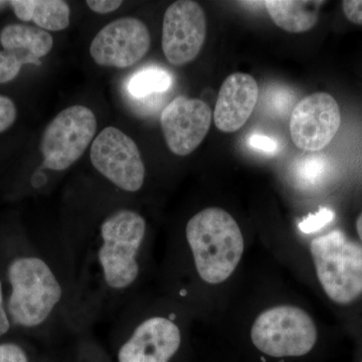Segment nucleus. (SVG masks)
Returning <instances> with one entry per match:
<instances>
[{
	"label": "nucleus",
	"instance_id": "obj_1",
	"mask_svg": "<svg viewBox=\"0 0 362 362\" xmlns=\"http://www.w3.org/2000/svg\"><path fill=\"white\" fill-rule=\"evenodd\" d=\"M147 223L142 214L121 209L102 221L88 246H74L76 291L80 303L104 307L135 291L141 276Z\"/></svg>",
	"mask_w": 362,
	"mask_h": 362
},
{
	"label": "nucleus",
	"instance_id": "obj_2",
	"mask_svg": "<svg viewBox=\"0 0 362 362\" xmlns=\"http://www.w3.org/2000/svg\"><path fill=\"white\" fill-rule=\"evenodd\" d=\"M7 279L11 294L6 309L13 325L32 329L56 317L66 295L56 266L35 255L16 257L7 268Z\"/></svg>",
	"mask_w": 362,
	"mask_h": 362
},
{
	"label": "nucleus",
	"instance_id": "obj_3",
	"mask_svg": "<svg viewBox=\"0 0 362 362\" xmlns=\"http://www.w3.org/2000/svg\"><path fill=\"white\" fill-rule=\"evenodd\" d=\"M185 238L199 277L209 285L225 282L244 254V237L228 211L207 207L185 226Z\"/></svg>",
	"mask_w": 362,
	"mask_h": 362
},
{
	"label": "nucleus",
	"instance_id": "obj_4",
	"mask_svg": "<svg viewBox=\"0 0 362 362\" xmlns=\"http://www.w3.org/2000/svg\"><path fill=\"white\" fill-rule=\"evenodd\" d=\"M310 251L317 278L334 303L349 305L362 295V246L342 230L316 238Z\"/></svg>",
	"mask_w": 362,
	"mask_h": 362
},
{
	"label": "nucleus",
	"instance_id": "obj_5",
	"mask_svg": "<svg viewBox=\"0 0 362 362\" xmlns=\"http://www.w3.org/2000/svg\"><path fill=\"white\" fill-rule=\"evenodd\" d=\"M317 328L303 309L280 305L262 312L251 329L254 346L271 358H296L310 354L316 345Z\"/></svg>",
	"mask_w": 362,
	"mask_h": 362
},
{
	"label": "nucleus",
	"instance_id": "obj_6",
	"mask_svg": "<svg viewBox=\"0 0 362 362\" xmlns=\"http://www.w3.org/2000/svg\"><path fill=\"white\" fill-rule=\"evenodd\" d=\"M97 130V119L85 106L59 112L49 123L40 141L45 168L63 171L82 157Z\"/></svg>",
	"mask_w": 362,
	"mask_h": 362
},
{
	"label": "nucleus",
	"instance_id": "obj_7",
	"mask_svg": "<svg viewBox=\"0 0 362 362\" xmlns=\"http://www.w3.org/2000/svg\"><path fill=\"white\" fill-rule=\"evenodd\" d=\"M93 166L117 187L137 192L144 185L146 169L137 145L115 127L97 135L90 152Z\"/></svg>",
	"mask_w": 362,
	"mask_h": 362
},
{
	"label": "nucleus",
	"instance_id": "obj_8",
	"mask_svg": "<svg viewBox=\"0 0 362 362\" xmlns=\"http://www.w3.org/2000/svg\"><path fill=\"white\" fill-rule=\"evenodd\" d=\"M125 328L129 333L117 352L118 362H170L180 351L182 334L170 317H134Z\"/></svg>",
	"mask_w": 362,
	"mask_h": 362
},
{
	"label": "nucleus",
	"instance_id": "obj_9",
	"mask_svg": "<svg viewBox=\"0 0 362 362\" xmlns=\"http://www.w3.org/2000/svg\"><path fill=\"white\" fill-rule=\"evenodd\" d=\"M206 16L192 0L173 2L166 9L162 25V49L171 65L180 66L194 61L206 37Z\"/></svg>",
	"mask_w": 362,
	"mask_h": 362
},
{
	"label": "nucleus",
	"instance_id": "obj_10",
	"mask_svg": "<svg viewBox=\"0 0 362 362\" xmlns=\"http://www.w3.org/2000/svg\"><path fill=\"white\" fill-rule=\"evenodd\" d=\"M151 45L146 25L135 18H123L104 26L93 40L90 54L99 66L126 69L144 58Z\"/></svg>",
	"mask_w": 362,
	"mask_h": 362
},
{
	"label": "nucleus",
	"instance_id": "obj_11",
	"mask_svg": "<svg viewBox=\"0 0 362 362\" xmlns=\"http://www.w3.org/2000/svg\"><path fill=\"white\" fill-rule=\"evenodd\" d=\"M341 124L337 100L318 92L303 98L293 109L290 134L298 148L319 151L335 137Z\"/></svg>",
	"mask_w": 362,
	"mask_h": 362
},
{
	"label": "nucleus",
	"instance_id": "obj_12",
	"mask_svg": "<svg viewBox=\"0 0 362 362\" xmlns=\"http://www.w3.org/2000/svg\"><path fill=\"white\" fill-rule=\"evenodd\" d=\"M213 113L206 102L180 96L163 109L160 117L166 144L178 156H189L209 133Z\"/></svg>",
	"mask_w": 362,
	"mask_h": 362
},
{
	"label": "nucleus",
	"instance_id": "obj_13",
	"mask_svg": "<svg viewBox=\"0 0 362 362\" xmlns=\"http://www.w3.org/2000/svg\"><path fill=\"white\" fill-rule=\"evenodd\" d=\"M258 98V83L251 75L235 73L228 76L221 85L214 108L216 128L225 133L240 130L251 117Z\"/></svg>",
	"mask_w": 362,
	"mask_h": 362
},
{
	"label": "nucleus",
	"instance_id": "obj_14",
	"mask_svg": "<svg viewBox=\"0 0 362 362\" xmlns=\"http://www.w3.org/2000/svg\"><path fill=\"white\" fill-rule=\"evenodd\" d=\"M324 1L267 0L264 2L274 23L288 33L308 32L315 26Z\"/></svg>",
	"mask_w": 362,
	"mask_h": 362
},
{
	"label": "nucleus",
	"instance_id": "obj_15",
	"mask_svg": "<svg viewBox=\"0 0 362 362\" xmlns=\"http://www.w3.org/2000/svg\"><path fill=\"white\" fill-rule=\"evenodd\" d=\"M0 42L4 51L25 49L37 59L52 51L54 40L51 33L35 26L9 25L0 33Z\"/></svg>",
	"mask_w": 362,
	"mask_h": 362
},
{
	"label": "nucleus",
	"instance_id": "obj_16",
	"mask_svg": "<svg viewBox=\"0 0 362 362\" xmlns=\"http://www.w3.org/2000/svg\"><path fill=\"white\" fill-rule=\"evenodd\" d=\"M71 9L62 0H35L33 21L40 28L51 32L66 30L70 25Z\"/></svg>",
	"mask_w": 362,
	"mask_h": 362
},
{
	"label": "nucleus",
	"instance_id": "obj_17",
	"mask_svg": "<svg viewBox=\"0 0 362 362\" xmlns=\"http://www.w3.org/2000/svg\"><path fill=\"white\" fill-rule=\"evenodd\" d=\"M171 84L173 78L169 71L151 66L138 71L131 77L128 81V92L131 96L142 99L152 94L165 92Z\"/></svg>",
	"mask_w": 362,
	"mask_h": 362
},
{
	"label": "nucleus",
	"instance_id": "obj_18",
	"mask_svg": "<svg viewBox=\"0 0 362 362\" xmlns=\"http://www.w3.org/2000/svg\"><path fill=\"white\" fill-rule=\"evenodd\" d=\"M25 64L42 65L40 59L25 49L0 52V84H6L18 77L21 66Z\"/></svg>",
	"mask_w": 362,
	"mask_h": 362
},
{
	"label": "nucleus",
	"instance_id": "obj_19",
	"mask_svg": "<svg viewBox=\"0 0 362 362\" xmlns=\"http://www.w3.org/2000/svg\"><path fill=\"white\" fill-rule=\"evenodd\" d=\"M326 163L322 156H308L299 168V175L304 180H315L325 171Z\"/></svg>",
	"mask_w": 362,
	"mask_h": 362
},
{
	"label": "nucleus",
	"instance_id": "obj_20",
	"mask_svg": "<svg viewBox=\"0 0 362 362\" xmlns=\"http://www.w3.org/2000/svg\"><path fill=\"white\" fill-rule=\"evenodd\" d=\"M18 110L13 100L0 95V133L11 128L16 122Z\"/></svg>",
	"mask_w": 362,
	"mask_h": 362
},
{
	"label": "nucleus",
	"instance_id": "obj_21",
	"mask_svg": "<svg viewBox=\"0 0 362 362\" xmlns=\"http://www.w3.org/2000/svg\"><path fill=\"white\" fill-rule=\"evenodd\" d=\"M333 218H334V213L331 209L323 207L318 213L309 216L308 220L301 223L300 228L304 232L310 233L312 230H318V228L327 225L329 221L333 220Z\"/></svg>",
	"mask_w": 362,
	"mask_h": 362
},
{
	"label": "nucleus",
	"instance_id": "obj_22",
	"mask_svg": "<svg viewBox=\"0 0 362 362\" xmlns=\"http://www.w3.org/2000/svg\"><path fill=\"white\" fill-rule=\"evenodd\" d=\"M0 362H28L25 350L16 343L0 344Z\"/></svg>",
	"mask_w": 362,
	"mask_h": 362
},
{
	"label": "nucleus",
	"instance_id": "obj_23",
	"mask_svg": "<svg viewBox=\"0 0 362 362\" xmlns=\"http://www.w3.org/2000/svg\"><path fill=\"white\" fill-rule=\"evenodd\" d=\"M342 8L349 21L362 25V0H344Z\"/></svg>",
	"mask_w": 362,
	"mask_h": 362
},
{
	"label": "nucleus",
	"instance_id": "obj_24",
	"mask_svg": "<svg viewBox=\"0 0 362 362\" xmlns=\"http://www.w3.org/2000/svg\"><path fill=\"white\" fill-rule=\"evenodd\" d=\"M8 4L13 7L14 13L21 21H30L33 20L35 0H13V1H9Z\"/></svg>",
	"mask_w": 362,
	"mask_h": 362
},
{
	"label": "nucleus",
	"instance_id": "obj_25",
	"mask_svg": "<svg viewBox=\"0 0 362 362\" xmlns=\"http://www.w3.org/2000/svg\"><path fill=\"white\" fill-rule=\"evenodd\" d=\"M250 145L252 148L261 150L267 153H274L277 149V143L268 136L252 134L249 139Z\"/></svg>",
	"mask_w": 362,
	"mask_h": 362
},
{
	"label": "nucleus",
	"instance_id": "obj_26",
	"mask_svg": "<svg viewBox=\"0 0 362 362\" xmlns=\"http://www.w3.org/2000/svg\"><path fill=\"white\" fill-rule=\"evenodd\" d=\"M123 2L119 0H88V6L97 13H109L117 11Z\"/></svg>",
	"mask_w": 362,
	"mask_h": 362
},
{
	"label": "nucleus",
	"instance_id": "obj_27",
	"mask_svg": "<svg viewBox=\"0 0 362 362\" xmlns=\"http://www.w3.org/2000/svg\"><path fill=\"white\" fill-rule=\"evenodd\" d=\"M11 319L7 313L6 303L4 302V286L0 280V337L8 333L11 328Z\"/></svg>",
	"mask_w": 362,
	"mask_h": 362
},
{
	"label": "nucleus",
	"instance_id": "obj_28",
	"mask_svg": "<svg viewBox=\"0 0 362 362\" xmlns=\"http://www.w3.org/2000/svg\"><path fill=\"white\" fill-rule=\"evenodd\" d=\"M356 230L358 233L359 239L362 240V213L359 214L358 218L356 221Z\"/></svg>",
	"mask_w": 362,
	"mask_h": 362
},
{
	"label": "nucleus",
	"instance_id": "obj_29",
	"mask_svg": "<svg viewBox=\"0 0 362 362\" xmlns=\"http://www.w3.org/2000/svg\"><path fill=\"white\" fill-rule=\"evenodd\" d=\"M4 4H6V1H0V6H4Z\"/></svg>",
	"mask_w": 362,
	"mask_h": 362
},
{
	"label": "nucleus",
	"instance_id": "obj_30",
	"mask_svg": "<svg viewBox=\"0 0 362 362\" xmlns=\"http://www.w3.org/2000/svg\"><path fill=\"white\" fill-rule=\"evenodd\" d=\"M362 362V361H361Z\"/></svg>",
	"mask_w": 362,
	"mask_h": 362
}]
</instances>
